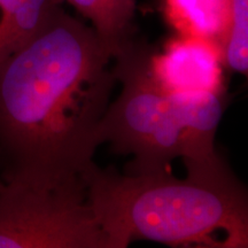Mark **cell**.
Masks as SVG:
<instances>
[{
  "label": "cell",
  "instance_id": "obj_1",
  "mask_svg": "<svg viewBox=\"0 0 248 248\" xmlns=\"http://www.w3.org/2000/svg\"><path fill=\"white\" fill-rule=\"evenodd\" d=\"M93 28L59 8L0 63V162L5 182L80 177L101 145L117 82Z\"/></svg>",
  "mask_w": 248,
  "mask_h": 248
},
{
  "label": "cell",
  "instance_id": "obj_2",
  "mask_svg": "<svg viewBox=\"0 0 248 248\" xmlns=\"http://www.w3.org/2000/svg\"><path fill=\"white\" fill-rule=\"evenodd\" d=\"M170 170L122 175L93 162L80 175L108 247L125 248L144 239L169 246L246 248L247 192L228 166L187 173L185 179Z\"/></svg>",
  "mask_w": 248,
  "mask_h": 248
},
{
  "label": "cell",
  "instance_id": "obj_3",
  "mask_svg": "<svg viewBox=\"0 0 248 248\" xmlns=\"http://www.w3.org/2000/svg\"><path fill=\"white\" fill-rule=\"evenodd\" d=\"M151 51L130 42L114 57V75L121 92L102 117L99 137L117 154L132 155L126 175L170 170L181 156L186 169L206 168L223 160L215 142L199 131L203 99L199 92L169 93L150 71Z\"/></svg>",
  "mask_w": 248,
  "mask_h": 248
},
{
  "label": "cell",
  "instance_id": "obj_4",
  "mask_svg": "<svg viewBox=\"0 0 248 248\" xmlns=\"http://www.w3.org/2000/svg\"><path fill=\"white\" fill-rule=\"evenodd\" d=\"M0 248H109L82 177L60 183L5 182Z\"/></svg>",
  "mask_w": 248,
  "mask_h": 248
},
{
  "label": "cell",
  "instance_id": "obj_5",
  "mask_svg": "<svg viewBox=\"0 0 248 248\" xmlns=\"http://www.w3.org/2000/svg\"><path fill=\"white\" fill-rule=\"evenodd\" d=\"M148 66L157 85L169 93L225 94L223 51L212 40L177 35L162 52L151 51Z\"/></svg>",
  "mask_w": 248,
  "mask_h": 248
},
{
  "label": "cell",
  "instance_id": "obj_6",
  "mask_svg": "<svg viewBox=\"0 0 248 248\" xmlns=\"http://www.w3.org/2000/svg\"><path fill=\"white\" fill-rule=\"evenodd\" d=\"M163 14L178 36L212 40L223 47L232 0H163Z\"/></svg>",
  "mask_w": 248,
  "mask_h": 248
},
{
  "label": "cell",
  "instance_id": "obj_7",
  "mask_svg": "<svg viewBox=\"0 0 248 248\" xmlns=\"http://www.w3.org/2000/svg\"><path fill=\"white\" fill-rule=\"evenodd\" d=\"M62 0H0V63L32 38Z\"/></svg>",
  "mask_w": 248,
  "mask_h": 248
},
{
  "label": "cell",
  "instance_id": "obj_8",
  "mask_svg": "<svg viewBox=\"0 0 248 248\" xmlns=\"http://www.w3.org/2000/svg\"><path fill=\"white\" fill-rule=\"evenodd\" d=\"M64 1V0H62ZM90 21L102 44L113 55L132 42L136 0H66Z\"/></svg>",
  "mask_w": 248,
  "mask_h": 248
},
{
  "label": "cell",
  "instance_id": "obj_9",
  "mask_svg": "<svg viewBox=\"0 0 248 248\" xmlns=\"http://www.w3.org/2000/svg\"><path fill=\"white\" fill-rule=\"evenodd\" d=\"M225 68L235 73L248 70V0H232V15L222 47Z\"/></svg>",
  "mask_w": 248,
  "mask_h": 248
},
{
  "label": "cell",
  "instance_id": "obj_10",
  "mask_svg": "<svg viewBox=\"0 0 248 248\" xmlns=\"http://www.w3.org/2000/svg\"><path fill=\"white\" fill-rule=\"evenodd\" d=\"M5 185V181L4 178H2V173H1V162H0V190H1L2 187H4Z\"/></svg>",
  "mask_w": 248,
  "mask_h": 248
}]
</instances>
